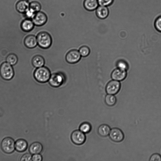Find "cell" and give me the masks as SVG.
Returning <instances> with one entry per match:
<instances>
[{
	"label": "cell",
	"mask_w": 161,
	"mask_h": 161,
	"mask_svg": "<svg viewBox=\"0 0 161 161\" xmlns=\"http://www.w3.org/2000/svg\"><path fill=\"white\" fill-rule=\"evenodd\" d=\"M48 17L46 14L42 11H39L36 13L32 21L35 25L38 27L45 25L47 22Z\"/></svg>",
	"instance_id": "9"
},
{
	"label": "cell",
	"mask_w": 161,
	"mask_h": 161,
	"mask_svg": "<svg viewBox=\"0 0 161 161\" xmlns=\"http://www.w3.org/2000/svg\"><path fill=\"white\" fill-rule=\"evenodd\" d=\"M154 26L156 30L161 33V15L158 17L155 20Z\"/></svg>",
	"instance_id": "28"
},
{
	"label": "cell",
	"mask_w": 161,
	"mask_h": 161,
	"mask_svg": "<svg viewBox=\"0 0 161 161\" xmlns=\"http://www.w3.org/2000/svg\"><path fill=\"white\" fill-rule=\"evenodd\" d=\"M6 62L12 66L15 65L18 61V58L15 54L11 53L8 55L6 58Z\"/></svg>",
	"instance_id": "23"
},
{
	"label": "cell",
	"mask_w": 161,
	"mask_h": 161,
	"mask_svg": "<svg viewBox=\"0 0 161 161\" xmlns=\"http://www.w3.org/2000/svg\"><path fill=\"white\" fill-rule=\"evenodd\" d=\"M78 51L81 56L84 57L88 56L90 52V48L86 46L80 47Z\"/></svg>",
	"instance_id": "26"
},
{
	"label": "cell",
	"mask_w": 161,
	"mask_h": 161,
	"mask_svg": "<svg viewBox=\"0 0 161 161\" xmlns=\"http://www.w3.org/2000/svg\"><path fill=\"white\" fill-rule=\"evenodd\" d=\"M66 81V77L64 73L58 72L51 75L49 80L51 86L54 87H58L64 84Z\"/></svg>",
	"instance_id": "3"
},
{
	"label": "cell",
	"mask_w": 161,
	"mask_h": 161,
	"mask_svg": "<svg viewBox=\"0 0 161 161\" xmlns=\"http://www.w3.org/2000/svg\"><path fill=\"white\" fill-rule=\"evenodd\" d=\"M81 56L78 50L72 49L69 51L65 56V60L69 63L74 64L81 59Z\"/></svg>",
	"instance_id": "10"
},
{
	"label": "cell",
	"mask_w": 161,
	"mask_h": 161,
	"mask_svg": "<svg viewBox=\"0 0 161 161\" xmlns=\"http://www.w3.org/2000/svg\"><path fill=\"white\" fill-rule=\"evenodd\" d=\"M0 75L5 80H11L14 76L13 66L7 62L2 63L0 67Z\"/></svg>",
	"instance_id": "4"
},
{
	"label": "cell",
	"mask_w": 161,
	"mask_h": 161,
	"mask_svg": "<svg viewBox=\"0 0 161 161\" xmlns=\"http://www.w3.org/2000/svg\"><path fill=\"white\" fill-rule=\"evenodd\" d=\"M29 4L27 1L21 0L18 2L16 4V8L19 12H25L29 8Z\"/></svg>",
	"instance_id": "20"
},
{
	"label": "cell",
	"mask_w": 161,
	"mask_h": 161,
	"mask_svg": "<svg viewBox=\"0 0 161 161\" xmlns=\"http://www.w3.org/2000/svg\"><path fill=\"white\" fill-rule=\"evenodd\" d=\"M24 1H28V0H24Z\"/></svg>",
	"instance_id": "33"
},
{
	"label": "cell",
	"mask_w": 161,
	"mask_h": 161,
	"mask_svg": "<svg viewBox=\"0 0 161 161\" xmlns=\"http://www.w3.org/2000/svg\"><path fill=\"white\" fill-rule=\"evenodd\" d=\"M127 75V71L117 68L112 72L111 77L113 80L121 81L125 79Z\"/></svg>",
	"instance_id": "11"
},
{
	"label": "cell",
	"mask_w": 161,
	"mask_h": 161,
	"mask_svg": "<svg viewBox=\"0 0 161 161\" xmlns=\"http://www.w3.org/2000/svg\"><path fill=\"white\" fill-rule=\"evenodd\" d=\"M29 8L36 13L40 11L41 9V5L39 2L34 1L29 4Z\"/></svg>",
	"instance_id": "24"
},
{
	"label": "cell",
	"mask_w": 161,
	"mask_h": 161,
	"mask_svg": "<svg viewBox=\"0 0 161 161\" xmlns=\"http://www.w3.org/2000/svg\"><path fill=\"white\" fill-rule=\"evenodd\" d=\"M32 63L33 66L37 68L43 66L45 63V61L42 56L36 55L33 57Z\"/></svg>",
	"instance_id": "16"
},
{
	"label": "cell",
	"mask_w": 161,
	"mask_h": 161,
	"mask_svg": "<svg viewBox=\"0 0 161 161\" xmlns=\"http://www.w3.org/2000/svg\"><path fill=\"white\" fill-rule=\"evenodd\" d=\"M109 135L111 140L115 143L122 142L125 137L121 129L116 128L111 129Z\"/></svg>",
	"instance_id": "7"
},
{
	"label": "cell",
	"mask_w": 161,
	"mask_h": 161,
	"mask_svg": "<svg viewBox=\"0 0 161 161\" xmlns=\"http://www.w3.org/2000/svg\"><path fill=\"white\" fill-rule=\"evenodd\" d=\"M71 139L73 143L77 145H81L84 144L86 140L85 134L80 130L73 131L71 135Z\"/></svg>",
	"instance_id": "8"
},
{
	"label": "cell",
	"mask_w": 161,
	"mask_h": 161,
	"mask_svg": "<svg viewBox=\"0 0 161 161\" xmlns=\"http://www.w3.org/2000/svg\"><path fill=\"white\" fill-rule=\"evenodd\" d=\"M25 13L26 17L28 19H32L36 14V13L29 8Z\"/></svg>",
	"instance_id": "30"
},
{
	"label": "cell",
	"mask_w": 161,
	"mask_h": 161,
	"mask_svg": "<svg viewBox=\"0 0 161 161\" xmlns=\"http://www.w3.org/2000/svg\"><path fill=\"white\" fill-rule=\"evenodd\" d=\"M117 68L127 71L129 69V65L127 62L123 60H120L116 63Z\"/></svg>",
	"instance_id": "25"
},
{
	"label": "cell",
	"mask_w": 161,
	"mask_h": 161,
	"mask_svg": "<svg viewBox=\"0 0 161 161\" xmlns=\"http://www.w3.org/2000/svg\"><path fill=\"white\" fill-rule=\"evenodd\" d=\"M105 101L107 106L112 107L116 104L117 99L114 95L108 94L105 97Z\"/></svg>",
	"instance_id": "21"
},
{
	"label": "cell",
	"mask_w": 161,
	"mask_h": 161,
	"mask_svg": "<svg viewBox=\"0 0 161 161\" xmlns=\"http://www.w3.org/2000/svg\"><path fill=\"white\" fill-rule=\"evenodd\" d=\"M83 5L84 8L90 11L96 10L99 5L97 0H84Z\"/></svg>",
	"instance_id": "14"
},
{
	"label": "cell",
	"mask_w": 161,
	"mask_h": 161,
	"mask_svg": "<svg viewBox=\"0 0 161 161\" xmlns=\"http://www.w3.org/2000/svg\"><path fill=\"white\" fill-rule=\"evenodd\" d=\"M27 143L24 139H19L15 143V149L19 152H22L25 151L27 149Z\"/></svg>",
	"instance_id": "18"
},
{
	"label": "cell",
	"mask_w": 161,
	"mask_h": 161,
	"mask_svg": "<svg viewBox=\"0 0 161 161\" xmlns=\"http://www.w3.org/2000/svg\"><path fill=\"white\" fill-rule=\"evenodd\" d=\"M121 87V84L119 81L113 80L107 84L106 91L108 94L115 95L119 92Z\"/></svg>",
	"instance_id": "6"
},
{
	"label": "cell",
	"mask_w": 161,
	"mask_h": 161,
	"mask_svg": "<svg viewBox=\"0 0 161 161\" xmlns=\"http://www.w3.org/2000/svg\"><path fill=\"white\" fill-rule=\"evenodd\" d=\"M32 156L31 153H26L21 157V161H29L32 160Z\"/></svg>",
	"instance_id": "31"
},
{
	"label": "cell",
	"mask_w": 161,
	"mask_h": 161,
	"mask_svg": "<svg viewBox=\"0 0 161 161\" xmlns=\"http://www.w3.org/2000/svg\"><path fill=\"white\" fill-rule=\"evenodd\" d=\"M111 130V128L109 125L107 124H103L98 128V133L101 137H105L109 135Z\"/></svg>",
	"instance_id": "19"
},
{
	"label": "cell",
	"mask_w": 161,
	"mask_h": 161,
	"mask_svg": "<svg viewBox=\"0 0 161 161\" xmlns=\"http://www.w3.org/2000/svg\"><path fill=\"white\" fill-rule=\"evenodd\" d=\"M42 159V157L39 153V154L33 155L32 156V160L33 161H41Z\"/></svg>",
	"instance_id": "32"
},
{
	"label": "cell",
	"mask_w": 161,
	"mask_h": 161,
	"mask_svg": "<svg viewBox=\"0 0 161 161\" xmlns=\"http://www.w3.org/2000/svg\"><path fill=\"white\" fill-rule=\"evenodd\" d=\"M43 149V146L40 143L35 142L31 144L29 148V152L31 154H39Z\"/></svg>",
	"instance_id": "17"
},
{
	"label": "cell",
	"mask_w": 161,
	"mask_h": 161,
	"mask_svg": "<svg viewBox=\"0 0 161 161\" xmlns=\"http://www.w3.org/2000/svg\"><path fill=\"white\" fill-rule=\"evenodd\" d=\"M99 5L108 7L112 5L114 0H97Z\"/></svg>",
	"instance_id": "27"
},
{
	"label": "cell",
	"mask_w": 161,
	"mask_h": 161,
	"mask_svg": "<svg viewBox=\"0 0 161 161\" xmlns=\"http://www.w3.org/2000/svg\"><path fill=\"white\" fill-rule=\"evenodd\" d=\"M51 75L49 69L44 66L36 68L33 73V76L36 81L40 83L48 82Z\"/></svg>",
	"instance_id": "1"
},
{
	"label": "cell",
	"mask_w": 161,
	"mask_h": 161,
	"mask_svg": "<svg viewBox=\"0 0 161 161\" xmlns=\"http://www.w3.org/2000/svg\"><path fill=\"white\" fill-rule=\"evenodd\" d=\"M96 10V15L99 19H106L109 15V11L107 7L99 5Z\"/></svg>",
	"instance_id": "13"
},
{
	"label": "cell",
	"mask_w": 161,
	"mask_h": 161,
	"mask_svg": "<svg viewBox=\"0 0 161 161\" xmlns=\"http://www.w3.org/2000/svg\"><path fill=\"white\" fill-rule=\"evenodd\" d=\"M15 143L13 139L10 137H7L3 139L1 143V148L5 153L10 154L15 149Z\"/></svg>",
	"instance_id": "5"
},
{
	"label": "cell",
	"mask_w": 161,
	"mask_h": 161,
	"mask_svg": "<svg viewBox=\"0 0 161 161\" xmlns=\"http://www.w3.org/2000/svg\"><path fill=\"white\" fill-rule=\"evenodd\" d=\"M92 129V126L90 123L87 122L82 123L79 127V130L84 134L90 132Z\"/></svg>",
	"instance_id": "22"
},
{
	"label": "cell",
	"mask_w": 161,
	"mask_h": 161,
	"mask_svg": "<svg viewBox=\"0 0 161 161\" xmlns=\"http://www.w3.org/2000/svg\"><path fill=\"white\" fill-rule=\"evenodd\" d=\"M24 43L25 46L29 49L35 48L38 45L36 36L32 34L26 36Z\"/></svg>",
	"instance_id": "12"
},
{
	"label": "cell",
	"mask_w": 161,
	"mask_h": 161,
	"mask_svg": "<svg viewBox=\"0 0 161 161\" xmlns=\"http://www.w3.org/2000/svg\"><path fill=\"white\" fill-rule=\"evenodd\" d=\"M150 161H161V156L158 153H153L150 157Z\"/></svg>",
	"instance_id": "29"
},
{
	"label": "cell",
	"mask_w": 161,
	"mask_h": 161,
	"mask_svg": "<svg viewBox=\"0 0 161 161\" xmlns=\"http://www.w3.org/2000/svg\"><path fill=\"white\" fill-rule=\"evenodd\" d=\"M39 46L40 48L47 49L52 46V36L47 32H41L36 36Z\"/></svg>",
	"instance_id": "2"
},
{
	"label": "cell",
	"mask_w": 161,
	"mask_h": 161,
	"mask_svg": "<svg viewBox=\"0 0 161 161\" xmlns=\"http://www.w3.org/2000/svg\"><path fill=\"white\" fill-rule=\"evenodd\" d=\"M34 25L32 20L29 19L24 20L21 23V27L23 31L29 32L33 30Z\"/></svg>",
	"instance_id": "15"
}]
</instances>
